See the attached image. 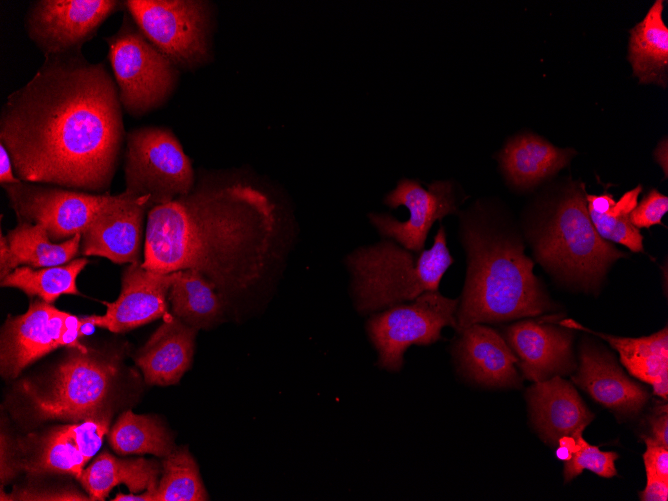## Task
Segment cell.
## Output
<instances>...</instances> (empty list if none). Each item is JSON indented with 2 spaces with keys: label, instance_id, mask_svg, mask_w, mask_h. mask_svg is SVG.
Listing matches in <instances>:
<instances>
[{
  "label": "cell",
  "instance_id": "cell-21",
  "mask_svg": "<svg viewBox=\"0 0 668 501\" xmlns=\"http://www.w3.org/2000/svg\"><path fill=\"white\" fill-rule=\"evenodd\" d=\"M527 398L533 421L551 446L562 436L584 430L593 420L574 387L558 375L536 382L528 389Z\"/></svg>",
  "mask_w": 668,
  "mask_h": 501
},
{
  "label": "cell",
  "instance_id": "cell-39",
  "mask_svg": "<svg viewBox=\"0 0 668 501\" xmlns=\"http://www.w3.org/2000/svg\"><path fill=\"white\" fill-rule=\"evenodd\" d=\"M653 439L668 448V416L667 405L659 407L656 415L651 419Z\"/></svg>",
  "mask_w": 668,
  "mask_h": 501
},
{
  "label": "cell",
  "instance_id": "cell-2",
  "mask_svg": "<svg viewBox=\"0 0 668 501\" xmlns=\"http://www.w3.org/2000/svg\"><path fill=\"white\" fill-rule=\"evenodd\" d=\"M275 231L274 206L252 186L201 187L147 213L142 267L194 269L223 294L261 276Z\"/></svg>",
  "mask_w": 668,
  "mask_h": 501
},
{
  "label": "cell",
  "instance_id": "cell-40",
  "mask_svg": "<svg viewBox=\"0 0 668 501\" xmlns=\"http://www.w3.org/2000/svg\"><path fill=\"white\" fill-rule=\"evenodd\" d=\"M18 264L13 252L10 249L7 237L0 234V279L2 280L13 270L18 268Z\"/></svg>",
  "mask_w": 668,
  "mask_h": 501
},
{
  "label": "cell",
  "instance_id": "cell-6",
  "mask_svg": "<svg viewBox=\"0 0 668 501\" xmlns=\"http://www.w3.org/2000/svg\"><path fill=\"white\" fill-rule=\"evenodd\" d=\"M118 369L116 356L70 348L46 385L20 389L37 419L80 422L102 413Z\"/></svg>",
  "mask_w": 668,
  "mask_h": 501
},
{
  "label": "cell",
  "instance_id": "cell-28",
  "mask_svg": "<svg viewBox=\"0 0 668 501\" xmlns=\"http://www.w3.org/2000/svg\"><path fill=\"white\" fill-rule=\"evenodd\" d=\"M7 240L18 266L46 268L72 261L81 246L82 233L63 242H53L46 230L38 224L20 221L7 234Z\"/></svg>",
  "mask_w": 668,
  "mask_h": 501
},
{
  "label": "cell",
  "instance_id": "cell-19",
  "mask_svg": "<svg viewBox=\"0 0 668 501\" xmlns=\"http://www.w3.org/2000/svg\"><path fill=\"white\" fill-rule=\"evenodd\" d=\"M455 356L462 372L486 387H517L518 359L507 341L493 328L473 324L460 331Z\"/></svg>",
  "mask_w": 668,
  "mask_h": 501
},
{
  "label": "cell",
  "instance_id": "cell-41",
  "mask_svg": "<svg viewBox=\"0 0 668 501\" xmlns=\"http://www.w3.org/2000/svg\"><path fill=\"white\" fill-rule=\"evenodd\" d=\"M0 182L2 185L21 182V180L14 175L10 155L2 144H0Z\"/></svg>",
  "mask_w": 668,
  "mask_h": 501
},
{
  "label": "cell",
  "instance_id": "cell-7",
  "mask_svg": "<svg viewBox=\"0 0 668 501\" xmlns=\"http://www.w3.org/2000/svg\"><path fill=\"white\" fill-rule=\"evenodd\" d=\"M106 41L124 110L140 117L163 105L176 87L178 68L150 43L129 13Z\"/></svg>",
  "mask_w": 668,
  "mask_h": 501
},
{
  "label": "cell",
  "instance_id": "cell-32",
  "mask_svg": "<svg viewBox=\"0 0 668 501\" xmlns=\"http://www.w3.org/2000/svg\"><path fill=\"white\" fill-rule=\"evenodd\" d=\"M161 478L149 501H205L208 495L198 466L185 448L173 449L162 464Z\"/></svg>",
  "mask_w": 668,
  "mask_h": 501
},
{
  "label": "cell",
  "instance_id": "cell-34",
  "mask_svg": "<svg viewBox=\"0 0 668 501\" xmlns=\"http://www.w3.org/2000/svg\"><path fill=\"white\" fill-rule=\"evenodd\" d=\"M668 211V198L656 189L650 190L636 204L629 215L631 223L638 229L662 224V217Z\"/></svg>",
  "mask_w": 668,
  "mask_h": 501
},
{
  "label": "cell",
  "instance_id": "cell-4",
  "mask_svg": "<svg viewBox=\"0 0 668 501\" xmlns=\"http://www.w3.org/2000/svg\"><path fill=\"white\" fill-rule=\"evenodd\" d=\"M452 263L443 226L432 247L418 253L385 239L360 247L346 258L355 306L363 313L381 311L412 301L425 292L438 291Z\"/></svg>",
  "mask_w": 668,
  "mask_h": 501
},
{
  "label": "cell",
  "instance_id": "cell-25",
  "mask_svg": "<svg viewBox=\"0 0 668 501\" xmlns=\"http://www.w3.org/2000/svg\"><path fill=\"white\" fill-rule=\"evenodd\" d=\"M560 325L584 330L603 338L618 352L621 363L631 375L650 384L657 396L667 399V327L647 337L626 338L592 331L570 319L561 321Z\"/></svg>",
  "mask_w": 668,
  "mask_h": 501
},
{
  "label": "cell",
  "instance_id": "cell-8",
  "mask_svg": "<svg viewBox=\"0 0 668 501\" xmlns=\"http://www.w3.org/2000/svg\"><path fill=\"white\" fill-rule=\"evenodd\" d=\"M125 192L146 197L150 208L192 191L191 162L171 130L141 127L126 134Z\"/></svg>",
  "mask_w": 668,
  "mask_h": 501
},
{
  "label": "cell",
  "instance_id": "cell-13",
  "mask_svg": "<svg viewBox=\"0 0 668 501\" xmlns=\"http://www.w3.org/2000/svg\"><path fill=\"white\" fill-rule=\"evenodd\" d=\"M119 5L114 0H38L28 8L25 28L44 56L81 50Z\"/></svg>",
  "mask_w": 668,
  "mask_h": 501
},
{
  "label": "cell",
  "instance_id": "cell-14",
  "mask_svg": "<svg viewBox=\"0 0 668 501\" xmlns=\"http://www.w3.org/2000/svg\"><path fill=\"white\" fill-rule=\"evenodd\" d=\"M110 415L56 426L43 434L20 443L19 469L32 475L69 474L78 478L84 466L102 446L109 430Z\"/></svg>",
  "mask_w": 668,
  "mask_h": 501
},
{
  "label": "cell",
  "instance_id": "cell-11",
  "mask_svg": "<svg viewBox=\"0 0 668 501\" xmlns=\"http://www.w3.org/2000/svg\"><path fill=\"white\" fill-rule=\"evenodd\" d=\"M85 317L78 318L41 299L32 300L28 310L9 316L1 329L0 369L6 379L59 347L89 349L80 343Z\"/></svg>",
  "mask_w": 668,
  "mask_h": 501
},
{
  "label": "cell",
  "instance_id": "cell-10",
  "mask_svg": "<svg viewBox=\"0 0 668 501\" xmlns=\"http://www.w3.org/2000/svg\"><path fill=\"white\" fill-rule=\"evenodd\" d=\"M458 304V299L429 291L411 303L398 304L371 316L367 333L378 353V365L397 372L411 345H429L438 341L446 326L457 329Z\"/></svg>",
  "mask_w": 668,
  "mask_h": 501
},
{
  "label": "cell",
  "instance_id": "cell-27",
  "mask_svg": "<svg viewBox=\"0 0 668 501\" xmlns=\"http://www.w3.org/2000/svg\"><path fill=\"white\" fill-rule=\"evenodd\" d=\"M222 295L202 273L186 269L174 272L168 301L173 316L198 331L221 318L224 310Z\"/></svg>",
  "mask_w": 668,
  "mask_h": 501
},
{
  "label": "cell",
  "instance_id": "cell-42",
  "mask_svg": "<svg viewBox=\"0 0 668 501\" xmlns=\"http://www.w3.org/2000/svg\"><path fill=\"white\" fill-rule=\"evenodd\" d=\"M572 455V452L568 448L558 445V448L556 449V457L559 460L566 462L571 459Z\"/></svg>",
  "mask_w": 668,
  "mask_h": 501
},
{
  "label": "cell",
  "instance_id": "cell-37",
  "mask_svg": "<svg viewBox=\"0 0 668 501\" xmlns=\"http://www.w3.org/2000/svg\"><path fill=\"white\" fill-rule=\"evenodd\" d=\"M14 450V444L7 434L1 433V487L20 470Z\"/></svg>",
  "mask_w": 668,
  "mask_h": 501
},
{
  "label": "cell",
  "instance_id": "cell-20",
  "mask_svg": "<svg viewBox=\"0 0 668 501\" xmlns=\"http://www.w3.org/2000/svg\"><path fill=\"white\" fill-rule=\"evenodd\" d=\"M573 382L596 402L619 414L638 413L649 398L647 390L630 380L611 354L591 345L581 348L580 367Z\"/></svg>",
  "mask_w": 668,
  "mask_h": 501
},
{
  "label": "cell",
  "instance_id": "cell-26",
  "mask_svg": "<svg viewBox=\"0 0 668 501\" xmlns=\"http://www.w3.org/2000/svg\"><path fill=\"white\" fill-rule=\"evenodd\" d=\"M664 1L656 0L641 22L630 30L628 60L641 84L667 86L668 28L662 17Z\"/></svg>",
  "mask_w": 668,
  "mask_h": 501
},
{
  "label": "cell",
  "instance_id": "cell-30",
  "mask_svg": "<svg viewBox=\"0 0 668 501\" xmlns=\"http://www.w3.org/2000/svg\"><path fill=\"white\" fill-rule=\"evenodd\" d=\"M112 449L121 455L153 454L165 457L174 449L172 435L159 419L124 412L108 433Z\"/></svg>",
  "mask_w": 668,
  "mask_h": 501
},
{
  "label": "cell",
  "instance_id": "cell-29",
  "mask_svg": "<svg viewBox=\"0 0 668 501\" xmlns=\"http://www.w3.org/2000/svg\"><path fill=\"white\" fill-rule=\"evenodd\" d=\"M641 190V185H638L618 201L606 191L601 195L586 193L588 214L597 233L603 239L622 244L633 252L643 251L642 235L629 219Z\"/></svg>",
  "mask_w": 668,
  "mask_h": 501
},
{
  "label": "cell",
  "instance_id": "cell-23",
  "mask_svg": "<svg viewBox=\"0 0 668 501\" xmlns=\"http://www.w3.org/2000/svg\"><path fill=\"white\" fill-rule=\"evenodd\" d=\"M160 473L156 461L145 458L119 459L104 451L77 479L91 500H104L113 487L125 484L132 493L145 492L141 495L119 493L113 501H149V496L157 488Z\"/></svg>",
  "mask_w": 668,
  "mask_h": 501
},
{
  "label": "cell",
  "instance_id": "cell-35",
  "mask_svg": "<svg viewBox=\"0 0 668 501\" xmlns=\"http://www.w3.org/2000/svg\"><path fill=\"white\" fill-rule=\"evenodd\" d=\"M1 500H91L89 496H86L80 492H77L74 489H34V488H23L18 490L16 493L10 495L4 494L1 491Z\"/></svg>",
  "mask_w": 668,
  "mask_h": 501
},
{
  "label": "cell",
  "instance_id": "cell-16",
  "mask_svg": "<svg viewBox=\"0 0 668 501\" xmlns=\"http://www.w3.org/2000/svg\"><path fill=\"white\" fill-rule=\"evenodd\" d=\"M174 272L162 274L134 262L125 269L122 289L115 302L107 303L104 315L85 317L87 323L114 333H124L167 313L168 292Z\"/></svg>",
  "mask_w": 668,
  "mask_h": 501
},
{
  "label": "cell",
  "instance_id": "cell-17",
  "mask_svg": "<svg viewBox=\"0 0 668 501\" xmlns=\"http://www.w3.org/2000/svg\"><path fill=\"white\" fill-rule=\"evenodd\" d=\"M150 209L148 198L123 191L82 232L81 253L118 264L139 262L144 217Z\"/></svg>",
  "mask_w": 668,
  "mask_h": 501
},
{
  "label": "cell",
  "instance_id": "cell-12",
  "mask_svg": "<svg viewBox=\"0 0 668 501\" xmlns=\"http://www.w3.org/2000/svg\"><path fill=\"white\" fill-rule=\"evenodd\" d=\"M4 189L18 219L41 225L56 243L82 233L120 197V194H92L25 181L4 185Z\"/></svg>",
  "mask_w": 668,
  "mask_h": 501
},
{
  "label": "cell",
  "instance_id": "cell-33",
  "mask_svg": "<svg viewBox=\"0 0 668 501\" xmlns=\"http://www.w3.org/2000/svg\"><path fill=\"white\" fill-rule=\"evenodd\" d=\"M582 433L583 430H578L572 434L578 443V450L564 464L565 482L572 480L583 470H590L604 478L615 476L617 474L615 461L618 454L613 451H601L597 446L590 445Z\"/></svg>",
  "mask_w": 668,
  "mask_h": 501
},
{
  "label": "cell",
  "instance_id": "cell-36",
  "mask_svg": "<svg viewBox=\"0 0 668 501\" xmlns=\"http://www.w3.org/2000/svg\"><path fill=\"white\" fill-rule=\"evenodd\" d=\"M646 451L643 454L646 475L668 481V448L656 442L652 437L645 439Z\"/></svg>",
  "mask_w": 668,
  "mask_h": 501
},
{
  "label": "cell",
  "instance_id": "cell-18",
  "mask_svg": "<svg viewBox=\"0 0 668 501\" xmlns=\"http://www.w3.org/2000/svg\"><path fill=\"white\" fill-rule=\"evenodd\" d=\"M506 341L517 355L524 376L536 382L569 372L572 368L571 334L533 320L506 329Z\"/></svg>",
  "mask_w": 668,
  "mask_h": 501
},
{
  "label": "cell",
  "instance_id": "cell-31",
  "mask_svg": "<svg viewBox=\"0 0 668 501\" xmlns=\"http://www.w3.org/2000/svg\"><path fill=\"white\" fill-rule=\"evenodd\" d=\"M87 264L86 258H77L63 265L46 268L19 266L1 280V286L17 288L31 299L38 297L53 303L61 295L79 294L76 279Z\"/></svg>",
  "mask_w": 668,
  "mask_h": 501
},
{
  "label": "cell",
  "instance_id": "cell-5",
  "mask_svg": "<svg viewBox=\"0 0 668 501\" xmlns=\"http://www.w3.org/2000/svg\"><path fill=\"white\" fill-rule=\"evenodd\" d=\"M536 255L546 267L588 287L624 256L594 228L583 184L570 188L559 202L537 240Z\"/></svg>",
  "mask_w": 668,
  "mask_h": 501
},
{
  "label": "cell",
  "instance_id": "cell-22",
  "mask_svg": "<svg viewBox=\"0 0 668 501\" xmlns=\"http://www.w3.org/2000/svg\"><path fill=\"white\" fill-rule=\"evenodd\" d=\"M197 330L175 316H167L135 356L145 381L176 384L192 363Z\"/></svg>",
  "mask_w": 668,
  "mask_h": 501
},
{
  "label": "cell",
  "instance_id": "cell-3",
  "mask_svg": "<svg viewBox=\"0 0 668 501\" xmlns=\"http://www.w3.org/2000/svg\"><path fill=\"white\" fill-rule=\"evenodd\" d=\"M467 275L456 311L457 331L473 324L537 316L550 307L533 261L512 236L482 223L462 227Z\"/></svg>",
  "mask_w": 668,
  "mask_h": 501
},
{
  "label": "cell",
  "instance_id": "cell-24",
  "mask_svg": "<svg viewBox=\"0 0 668 501\" xmlns=\"http://www.w3.org/2000/svg\"><path fill=\"white\" fill-rule=\"evenodd\" d=\"M575 154L545 139L523 134L511 138L498 155L503 174L517 188H529L568 165Z\"/></svg>",
  "mask_w": 668,
  "mask_h": 501
},
{
  "label": "cell",
  "instance_id": "cell-9",
  "mask_svg": "<svg viewBox=\"0 0 668 501\" xmlns=\"http://www.w3.org/2000/svg\"><path fill=\"white\" fill-rule=\"evenodd\" d=\"M124 6L144 36L175 67L192 70L209 59L208 2L127 0Z\"/></svg>",
  "mask_w": 668,
  "mask_h": 501
},
{
  "label": "cell",
  "instance_id": "cell-15",
  "mask_svg": "<svg viewBox=\"0 0 668 501\" xmlns=\"http://www.w3.org/2000/svg\"><path fill=\"white\" fill-rule=\"evenodd\" d=\"M384 203L390 208L405 206L409 210V218L402 222L389 214L371 213V223L384 238L417 253L424 250L434 222L457 211L450 181H434L425 189L417 180L402 178L385 196Z\"/></svg>",
  "mask_w": 668,
  "mask_h": 501
},
{
  "label": "cell",
  "instance_id": "cell-1",
  "mask_svg": "<svg viewBox=\"0 0 668 501\" xmlns=\"http://www.w3.org/2000/svg\"><path fill=\"white\" fill-rule=\"evenodd\" d=\"M123 136L116 82L103 62H89L81 50L45 56L1 110V144L25 182L103 192Z\"/></svg>",
  "mask_w": 668,
  "mask_h": 501
},
{
  "label": "cell",
  "instance_id": "cell-38",
  "mask_svg": "<svg viewBox=\"0 0 668 501\" xmlns=\"http://www.w3.org/2000/svg\"><path fill=\"white\" fill-rule=\"evenodd\" d=\"M647 483L644 490L640 493L642 501H667L668 499V481L660 478L646 475Z\"/></svg>",
  "mask_w": 668,
  "mask_h": 501
}]
</instances>
